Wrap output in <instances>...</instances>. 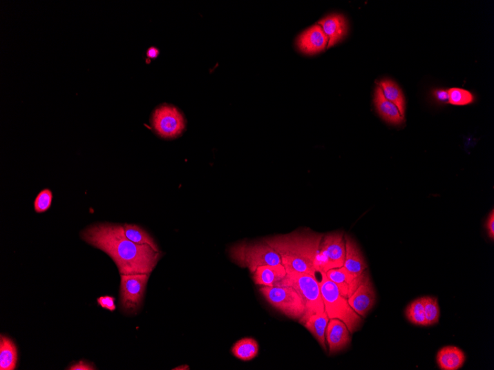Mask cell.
Returning <instances> with one entry per match:
<instances>
[{
  "mask_svg": "<svg viewBox=\"0 0 494 370\" xmlns=\"http://www.w3.org/2000/svg\"><path fill=\"white\" fill-rule=\"evenodd\" d=\"M88 244L106 253L120 274L151 273L161 258V252L151 246L138 245L125 236L123 226L100 224L82 232Z\"/></svg>",
  "mask_w": 494,
  "mask_h": 370,
  "instance_id": "1",
  "label": "cell"
},
{
  "mask_svg": "<svg viewBox=\"0 0 494 370\" xmlns=\"http://www.w3.org/2000/svg\"><path fill=\"white\" fill-rule=\"evenodd\" d=\"M323 235L312 231L292 232L264 240L278 252L287 273H307L315 276L319 249Z\"/></svg>",
  "mask_w": 494,
  "mask_h": 370,
  "instance_id": "2",
  "label": "cell"
},
{
  "mask_svg": "<svg viewBox=\"0 0 494 370\" xmlns=\"http://www.w3.org/2000/svg\"><path fill=\"white\" fill-rule=\"evenodd\" d=\"M319 273L321 279L319 282L324 309L330 320L338 319L343 322L351 334L359 331L363 324L362 317L352 309L348 299L343 297L337 286L327 278L325 273Z\"/></svg>",
  "mask_w": 494,
  "mask_h": 370,
  "instance_id": "3",
  "label": "cell"
},
{
  "mask_svg": "<svg viewBox=\"0 0 494 370\" xmlns=\"http://www.w3.org/2000/svg\"><path fill=\"white\" fill-rule=\"evenodd\" d=\"M229 257L237 265L248 269L251 273L265 266H277L281 264L278 252L263 240L260 242H241L229 251Z\"/></svg>",
  "mask_w": 494,
  "mask_h": 370,
  "instance_id": "4",
  "label": "cell"
},
{
  "mask_svg": "<svg viewBox=\"0 0 494 370\" xmlns=\"http://www.w3.org/2000/svg\"><path fill=\"white\" fill-rule=\"evenodd\" d=\"M278 286H291L300 295L305 306L304 315L299 320L301 324L306 322L310 317L325 312L319 282L316 277L307 273H287V277L281 281Z\"/></svg>",
  "mask_w": 494,
  "mask_h": 370,
  "instance_id": "5",
  "label": "cell"
},
{
  "mask_svg": "<svg viewBox=\"0 0 494 370\" xmlns=\"http://www.w3.org/2000/svg\"><path fill=\"white\" fill-rule=\"evenodd\" d=\"M259 291L273 308L292 320H300L305 306L298 292L291 286L260 287Z\"/></svg>",
  "mask_w": 494,
  "mask_h": 370,
  "instance_id": "6",
  "label": "cell"
},
{
  "mask_svg": "<svg viewBox=\"0 0 494 370\" xmlns=\"http://www.w3.org/2000/svg\"><path fill=\"white\" fill-rule=\"evenodd\" d=\"M343 232L323 235L320 243L317 260V272L327 273L343 267L345 259V242Z\"/></svg>",
  "mask_w": 494,
  "mask_h": 370,
  "instance_id": "7",
  "label": "cell"
},
{
  "mask_svg": "<svg viewBox=\"0 0 494 370\" xmlns=\"http://www.w3.org/2000/svg\"><path fill=\"white\" fill-rule=\"evenodd\" d=\"M150 273L120 274V304L124 312L135 313L142 303Z\"/></svg>",
  "mask_w": 494,
  "mask_h": 370,
  "instance_id": "8",
  "label": "cell"
},
{
  "mask_svg": "<svg viewBox=\"0 0 494 370\" xmlns=\"http://www.w3.org/2000/svg\"><path fill=\"white\" fill-rule=\"evenodd\" d=\"M152 124L156 133L165 139L180 135L185 128L182 114L173 106L163 105L153 114Z\"/></svg>",
  "mask_w": 494,
  "mask_h": 370,
  "instance_id": "9",
  "label": "cell"
},
{
  "mask_svg": "<svg viewBox=\"0 0 494 370\" xmlns=\"http://www.w3.org/2000/svg\"><path fill=\"white\" fill-rule=\"evenodd\" d=\"M377 295L369 272L365 271L359 288L348 299L352 309L361 317H365L376 304Z\"/></svg>",
  "mask_w": 494,
  "mask_h": 370,
  "instance_id": "10",
  "label": "cell"
},
{
  "mask_svg": "<svg viewBox=\"0 0 494 370\" xmlns=\"http://www.w3.org/2000/svg\"><path fill=\"white\" fill-rule=\"evenodd\" d=\"M325 341L329 346L330 355H335L343 351L350 345L351 333L343 322L338 319H331L325 331Z\"/></svg>",
  "mask_w": 494,
  "mask_h": 370,
  "instance_id": "11",
  "label": "cell"
},
{
  "mask_svg": "<svg viewBox=\"0 0 494 370\" xmlns=\"http://www.w3.org/2000/svg\"><path fill=\"white\" fill-rule=\"evenodd\" d=\"M329 39L321 26L314 25L303 31L298 37L297 46L306 55H315L328 46Z\"/></svg>",
  "mask_w": 494,
  "mask_h": 370,
  "instance_id": "12",
  "label": "cell"
},
{
  "mask_svg": "<svg viewBox=\"0 0 494 370\" xmlns=\"http://www.w3.org/2000/svg\"><path fill=\"white\" fill-rule=\"evenodd\" d=\"M365 272L361 277H356L344 267L334 269L325 273L327 278L337 286L343 298L349 299L363 280Z\"/></svg>",
  "mask_w": 494,
  "mask_h": 370,
  "instance_id": "13",
  "label": "cell"
},
{
  "mask_svg": "<svg viewBox=\"0 0 494 370\" xmlns=\"http://www.w3.org/2000/svg\"><path fill=\"white\" fill-rule=\"evenodd\" d=\"M345 259L343 267L356 277H361L368 269L363 253L355 240L349 235L344 236Z\"/></svg>",
  "mask_w": 494,
  "mask_h": 370,
  "instance_id": "14",
  "label": "cell"
},
{
  "mask_svg": "<svg viewBox=\"0 0 494 370\" xmlns=\"http://www.w3.org/2000/svg\"><path fill=\"white\" fill-rule=\"evenodd\" d=\"M252 274L256 284L262 287L278 286L287 277V271L282 264L277 266H265L258 268Z\"/></svg>",
  "mask_w": 494,
  "mask_h": 370,
  "instance_id": "15",
  "label": "cell"
},
{
  "mask_svg": "<svg viewBox=\"0 0 494 370\" xmlns=\"http://www.w3.org/2000/svg\"><path fill=\"white\" fill-rule=\"evenodd\" d=\"M319 25L329 39L328 48L337 44L347 33L346 20L341 14H332L325 17L320 21Z\"/></svg>",
  "mask_w": 494,
  "mask_h": 370,
  "instance_id": "16",
  "label": "cell"
},
{
  "mask_svg": "<svg viewBox=\"0 0 494 370\" xmlns=\"http://www.w3.org/2000/svg\"><path fill=\"white\" fill-rule=\"evenodd\" d=\"M466 356L455 346H446L440 349L437 355V363L442 370H458L464 365Z\"/></svg>",
  "mask_w": 494,
  "mask_h": 370,
  "instance_id": "17",
  "label": "cell"
},
{
  "mask_svg": "<svg viewBox=\"0 0 494 370\" xmlns=\"http://www.w3.org/2000/svg\"><path fill=\"white\" fill-rule=\"evenodd\" d=\"M374 102L378 114L386 122L399 125L404 121L397 106L385 98L380 87L376 88Z\"/></svg>",
  "mask_w": 494,
  "mask_h": 370,
  "instance_id": "18",
  "label": "cell"
},
{
  "mask_svg": "<svg viewBox=\"0 0 494 370\" xmlns=\"http://www.w3.org/2000/svg\"><path fill=\"white\" fill-rule=\"evenodd\" d=\"M330 321L327 313L324 312L321 315L310 317V318L303 325L316 340L324 352L327 351V346L325 344V331Z\"/></svg>",
  "mask_w": 494,
  "mask_h": 370,
  "instance_id": "19",
  "label": "cell"
},
{
  "mask_svg": "<svg viewBox=\"0 0 494 370\" xmlns=\"http://www.w3.org/2000/svg\"><path fill=\"white\" fill-rule=\"evenodd\" d=\"M231 351L239 360L249 362L258 355L259 344L254 338H244L234 344Z\"/></svg>",
  "mask_w": 494,
  "mask_h": 370,
  "instance_id": "20",
  "label": "cell"
},
{
  "mask_svg": "<svg viewBox=\"0 0 494 370\" xmlns=\"http://www.w3.org/2000/svg\"><path fill=\"white\" fill-rule=\"evenodd\" d=\"M383 93L385 98L397 106L402 117H405L406 101L403 91L399 88L397 84L391 80H383L379 83V86Z\"/></svg>",
  "mask_w": 494,
  "mask_h": 370,
  "instance_id": "21",
  "label": "cell"
},
{
  "mask_svg": "<svg viewBox=\"0 0 494 370\" xmlns=\"http://www.w3.org/2000/svg\"><path fill=\"white\" fill-rule=\"evenodd\" d=\"M17 362V351L15 343L10 338L1 335L0 342V369L14 370Z\"/></svg>",
  "mask_w": 494,
  "mask_h": 370,
  "instance_id": "22",
  "label": "cell"
},
{
  "mask_svg": "<svg viewBox=\"0 0 494 370\" xmlns=\"http://www.w3.org/2000/svg\"><path fill=\"white\" fill-rule=\"evenodd\" d=\"M123 228L125 236L135 244L149 246L154 251L160 252L153 237L142 227L133 224H124Z\"/></svg>",
  "mask_w": 494,
  "mask_h": 370,
  "instance_id": "23",
  "label": "cell"
},
{
  "mask_svg": "<svg viewBox=\"0 0 494 370\" xmlns=\"http://www.w3.org/2000/svg\"><path fill=\"white\" fill-rule=\"evenodd\" d=\"M406 316L415 325L427 327L423 298L415 300L407 306Z\"/></svg>",
  "mask_w": 494,
  "mask_h": 370,
  "instance_id": "24",
  "label": "cell"
},
{
  "mask_svg": "<svg viewBox=\"0 0 494 370\" xmlns=\"http://www.w3.org/2000/svg\"><path fill=\"white\" fill-rule=\"evenodd\" d=\"M427 326H433L439 321L440 309L438 300L433 297L423 298Z\"/></svg>",
  "mask_w": 494,
  "mask_h": 370,
  "instance_id": "25",
  "label": "cell"
},
{
  "mask_svg": "<svg viewBox=\"0 0 494 370\" xmlns=\"http://www.w3.org/2000/svg\"><path fill=\"white\" fill-rule=\"evenodd\" d=\"M448 101L457 106H464L474 101V97L468 90L459 88H451L448 90Z\"/></svg>",
  "mask_w": 494,
  "mask_h": 370,
  "instance_id": "26",
  "label": "cell"
},
{
  "mask_svg": "<svg viewBox=\"0 0 494 370\" xmlns=\"http://www.w3.org/2000/svg\"><path fill=\"white\" fill-rule=\"evenodd\" d=\"M53 195L49 189H44L37 195L35 202V209L37 213H46L51 206Z\"/></svg>",
  "mask_w": 494,
  "mask_h": 370,
  "instance_id": "27",
  "label": "cell"
},
{
  "mask_svg": "<svg viewBox=\"0 0 494 370\" xmlns=\"http://www.w3.org/2000/svg\"><path fill=\"white\" fill-rule=\"evenodd\" d=\"M115 301V299L113 297H111V295H104V297H101L97 299L99 305H100L102 309H107L110 311H114L115 309H117Z\"/></svg>",
  "mask_w": 494,
  "mask_h": 370,
  "instance_id": "28",
  "label": "cell"
},
{
  "mask_svg": "<svg viewBox=\"0 0 494 370\" xmlns=\"http://www.w3.org/2000/svg\"><path fill=\"white\" fill-rule=\"evenodd\" d=\"M486 229L490 239H494V211L492 210L486 222Z\"/></svg>",
  "mask_w": 494,
  "mask_h": 370,
  "instance_id": "29",
  "label": "cell"
},
{
  "mask_svg": "<svg viewBox=\"0 0 494 370\" xmlns=\"http://www.w3.org/2000/svg\"><path fill=\"white\" fill-rule=\"evenodd\" d=\"M68 369L70 370H92L95 369L94 367L86 362H80L77 364H73Z\"/></svg>",
  "mask_w": 494,
  "mask_h": 370,
  "instance_id": "30",
  "label": "cell"
},
{
  "mask_svg": "<svg viewBox=\"0 0 494 370\" xmlns=\"http://www.w3.org/2000/svg\"><path fill=\"white\" fill-rule=\"evenodd\" d=\"M436 97L438 99L442 101H448V91L439 90L436 92Z\"/></svg>",
  "mask_w": 494,
  "mask_h": 370,
  "instance_id": "31",
  "label": "cell"
},
{
  "mask_svg": "<svg viewBox=\"0 0 494 370\" xmlns=\"http://www.w3.org/2000/svg\"><path fill=\"white\" fill-rule=\"evenodd\" d=\"M160 52L158 50V49L155 48H151L149 49L148 51V55L151 58H156L158 55H159Z\"/></svg>",
  "mask_w": 494,
  "mask_h": 370,
  "instance_id": "32",
  "label": "cell"
},
{
  "mask_svg": "<svg viewBox=\"0 0 494 370\" xmlns=\"http://www.w3.org/2000/svg\"><path fill=\"white\" fill-rule=\"evenodd\" d=\"M173 369V370H189V369H190V367H189L188 365H183V366L177 367Z\"/></svg>",
  "mask_w": 494,
  "mask_h": 370,
  "instance_id": "33",
  "label": "cell"
}]
</instances>
